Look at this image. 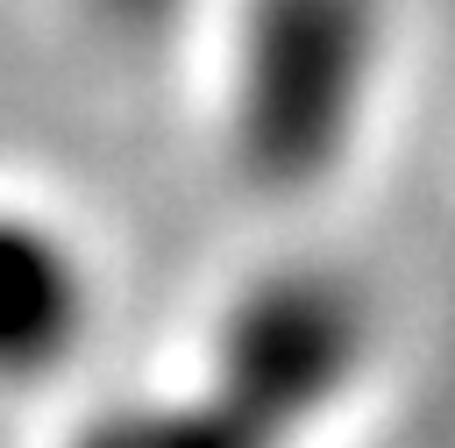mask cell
Segmentation results:
<instances>
[{
  "label": "cell",
  "instance_id": "1",
  "mask_svg": "<svg viewBox=\"0 0 455 448\" xmlns=\"http://www.w3.org/2000/svg\"><path fill=\"white\" fill-rule=\"evenodd\" d=\"M377 64V0H249L235 43V156L270 192H306L355 135Z\"/></svg>",
  "mask_w": 455,
  "mask_h": 448
},
{
  "label": "cell",
  "instance_id": "2",
  "mask_svg": "<svg viewBox=\"0 0 455 448\" xmlns=\"http://www.w3.org/2000/svg\"><path fill=\"white\" fill-rule=\"evenodd\" d=\"M363 348H370V320L355 284H341L334 270H270L235 299L220 327L213 391L235 420L277 441L284 427L327 412L348 391V377L363 370Z\"/></svg>",
  "mask_w": 455,
  "mask_h": 448
},
{
  "label": "cell",
  "instance_id": "3",
  "mask_svg": "<svg viewBox=\"0 0 455 448\" xmlns=\"http://www.w3.org/2000/svg\"><path fill=\"white\" fill-rule=\"evenodd\" d=\"M92 327V277L64 228L0 206V384L57 377Z\"/></svg>",
  "mask_w": 455,
  "mask_h": 448
},
{
  "label": "cell",
  "instance_id": "4",
  "mask_svg": "<svg viewBox=\"0 0 455 448\" xmlns=\"http://www.w3.org/2000/svg\"><path fill=\"white\" fill-rule=\"evenodd\" d=\"M85 7L121 36H156V28H171L185 14V0H85Z\"/></svg>",
  "mask_w": 455,
  "mask_h": 448
}]
</instances>
